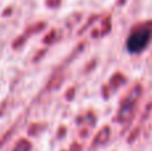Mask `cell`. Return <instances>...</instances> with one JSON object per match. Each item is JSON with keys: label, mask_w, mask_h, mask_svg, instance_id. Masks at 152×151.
<instances>
[{"label": "cell", "mask_w": 152, "mask_h": 151, "mask_svg": "<svg viewBox=\"0 0 152 151\" xmlns=\"http://www.w3.org/2000/svg\"><path fill=\"white\" fill-rule=\"evenodd\" d=\"M152 39V24L144 23L135 27L127 39V50L132 54H139L150 44Z\"/></svg>", "instance_id": "6da1fadb"}, {"label": "cell", "mask_w": 152, "mask_h": 151, "mask_svg": "<svg viewBox=\"0 0 152 151\" xmlns=\"http://www.w3.org/2000/svg\"><path fill=\"white\" fill-rule=\"evenodd\" d=\"M29 150H31V143L27 139H20L15 144V149H13V151H29Z\"/></svg>", "instance_id": "7a4b0ae2"}]
</instances>
